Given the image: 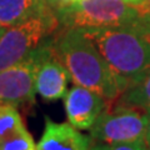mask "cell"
I'll use <instances>...</instances> for the list:
<instances>
[{
  "instance_id": "1",
  "label": "cell",
  "mask_w": 150,
  "mask_h": 150,
  "mask_svg": "<svg viewBox=\"0 0 150 150\" xmlns=\"http://www.w3.org/2000/svg\"><path fill=\"white\" fill-rule=\"evenodd\" d=\"M81 30L109 64L121 94L150 71V23Z\"/></svg>"
},
{
  "instance_id": "2",
  "label": "cell",
  "mask_w": 150,
  "mask_h": 150,
  "mask_svg": "<svg viewBox=\"0 0 150 150\" xmlns=\"http://www.w3.org/2000/svg\"><path fill=\"white\" fill-rule=\"evenodd\" d=\"M54 44L75 85L98 93L106 103L121 95L119 84L109 64L81 29L65 28V31L54 40Z\"/></svg>"
},
{
  "instance_id": "15",
  "label": "cell",
  "mask_w": 150,
  "mask_h": 150,
  "mask_svg": "<svg viewBox=\"0 0 150 150\" xmlns=\"http://www.w3.org/2000/svg\"><path fill=\"white\" fill-rule=\"evenodd\" d=\"M121 1L144 13H150V0H121Z\"/></svg>"
},
{
  "instance_id": "9",
  "label": "cell",
  "mask_w": 150,
  "mask_h": 150,
  "mask_svg": "<svg viewBox=\"0 0 150 150\" xmlns=\"http://www.w3.org/2000/svg\"><path fill=\"white\" fill-rule=\"evenodd\" d=\"M91 140V137L80 133L70 123H55L46 116L36 150H89Z\"/></svg>"
},
{
  "instance_id": "8",
  "label": "cell",
  "mask_w": 150,
  "mask_h": 150,
  "mask_svg": "<svg viewBox=\"0 0 150 150\" xmlns=\"http://www.w3.org/2000/svg\"><path fill=\"white\" fill-rule=\"evenodd\" d=\"M55 45V44H54ZM71 79L69 70L59 58L54 48L48 58L41 63L35 79V90L46 101H55L65 98L68 84Z\"/></svg>"
},
{
  "instance_id": "17",
  "label": "cell",
  "mask_w": 150,
  "mask_h": 150,
  "mask_svg": "<svg viewBox=\"0 0 150 150\" xmlns=\"http://www.w3.org/2000/svg\"><path fill=\"white\" fill-rule=\"evenodd\" d=\"M145 112H146V118H148V120H146V129H145L144 142H145V144H146L148 146H149V149H150V109L146 110Z\"/></svg>"
},
{
  "instance_id": "7",
  "label": "cell",
  "mask_w": 150,
  "mask_h": 150,
  "mask_svg": "<svg viewBox=\"0 0 150 150\" xmlns=\"http://www.w3.org/2000/svg\"><path fill=\"white\" fill-rule=\"evenodd\" d=\"M68 121L79 130H89L106 109V100L88 88L75 85L64 98Z\"/></svg>"
},
{
  "instance_id": "3",
  "label": "cell",
  "mask_w": 150,
  "mask_h": 150,
  "mask_svg": "<svg viewBox=\"0 0 150 150\" xmlns=\"http://www.w3.org/2000/svg\"><path fill=\"white\" fill-rule=\"evenodd\" d=\"M54 10L65 28H118L150 23V13L121 0H79L73 5Z\"/></svg>"
},
{
  "instance_id": "6",
  "label": "cell",
  "mask_w": 150,
  "mask_h": 150,
  "mask_svg": "<svg viewBox=\"0 0 150 150\" xmlns=\"http://www.w3.org/2000/svg\"><path fill=\"white\" fill-rule=\"evenodd\" d=\"M146 112L133 106L120 105L114 110H104L90 128L93 140L105 145L144 140Z\"/></svg>"
},
{
  "instance_id": "13",
  "label": "cell",
  "mask_w": 150,
  "mask_h": 150,
  "mask_svg": "<svg viewBox=\"0 0 150 150\" xmlns=\"http://www.w3.org/2000/svg\"><path fill=\"white\" fill-rule=\"evenodd\" d=\"M0 150H36V144L26 129L5 140H1Z\"/></svg>"
},
{
  "instance_id": "19",
  "label": "cell",
  "mask_w": 150,
  "mask_h": 150,
  "mask_svg": "<svg viewBox=\"0 0 150 150\" xmlns=\"http://www.w3.org/2000/svg\"><path fill=\"white\" fill-rule=\"evenodd\" d=\"M5 30H6V28H4V26L0 25V39H1V36H3L4 33H5Z\"/></svg>"
},
{
  "instance_id": "4",
  "label": "cell",
  "mask_w": 150,
  "mask_h": 150,
  "mask_svg": "<svg viewBox=\"0 0 150 150\" xmlns=\"http://www.w3.org/2000/svg\"><path fill=\"white\" fill-rule=\"evenodd\" d=\"M59 24L55 10L48 5L25 20L6 28L0 39V70L26 58L49 39Z\"/></svg>"
},
{
  "instance_id": "16",
  "label": "cell",
  "mask_w": 150,
  "mask_h": 150,
  "mask_svg": "<svg viewBox=\"0 0 150 150\" xmlns=\"http://www.w3.org/2000/svg\"><path fill=\"white\" fill-rule=\"evenodd\" d=\"M46 1H48V4L53 9H59V8L73 5L74 3L79 1V0H46Z\"/></svg>"
},
{
  "instance_id": "12",
  "label": "cell",
  "mask_w": 150,
  "mask_h": 150,
  "mask_svg": "<svg viewBox=\"0 0 150 150\" xmlns=\"http://www.w3.org/2000/svg\"><path fill=\"white\" fill-rule=\"evenodd\" d=\"M24 130H26V126L16 106L0 104V142Z\"/></svg>"
},
{
  "instance_id": "5",
  "label": "cell",
  "mask_w": 150,
  "mask_h": 150,
  "mask_svg": "<svg viewBox=\"0 0 150 150\" xmlns=\"http://www.w3.org/2000/svg\"><path fill=\"white\" fill-rule=\"evenodd\" d=\"M53 39H46L39 48L9 68L0 70V104L18 106L34 103L35 79L41 63L53 53Z\"/></svg>"
},
{
  "instance_id": "10",
  "label": "cell",
  "mask_w": 150,
  "mask_h": 150,
  "mask_svg": "<svg viewBox=\"0 0 150 150\" xmlns=\"http://www.w3.org/2000/svg\"><path fill=\"white\" fill-rule=\"evenodd\" d=\"M48 5L46 0H0V25L13 26Z\"/></svg>"
},
{
  "instance_id": "11",
  "label": "cell",
  "mask_w": 150,
  "mask_h": 150,
  "mask_svg": "<svg viewBox=\"0 0 150 150\" xmlns=\"http://www.w3.org/2000/svg\"><path fill=\"white\" fill-rule=\"evenodd\" d=\"M118 104L138 108L144 111L150 109V71L139 83L121 94Z\"/></svg>"
},
{
  "instance_id": "18",
  "label": "cell",
  "mask_w": 150,
  "mask_h": 150,
  "mask_svg": "<svg viewBox=\"0 0 150 150\" xmlns=\"http://www.w3.org/2000/svg\"><path fill=\"white\" fill-rule=\"evenodd\" d=\"M89 150H109V145H95V146H91Z\"/></svg>"
},
{
  "instance_id": "14",
  "label": "cell",
  "mask_w": 150,
  "mask_h": 150,
  "mask_svg": "<svg viewBox=\"0 0 150 150\" xmlns=\"http://www.w3.org/2000/svg\"><path fill=\"white\" fill-rule=\"evenodd\" d=\"M109 150H150L144 140H137L130 143H119L109 145Z\"/></svg>"
}]
</instances>
